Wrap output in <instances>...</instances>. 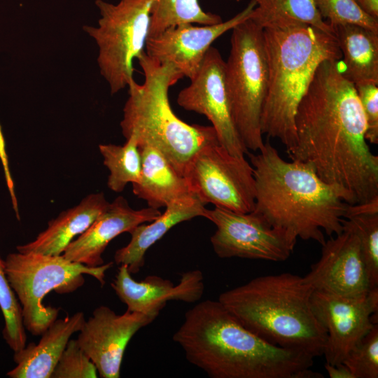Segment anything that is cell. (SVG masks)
<instances>
[{
  "label": "cell",
  "instance_id": "1",
  "mask_svg": "<svg viewBox=\"0 0 378 378\" xmlns=\"http://www.w3.org/2000/svg\"><path fill=\"white\" fill-rule=\"evenodd\" d=\"M340 60L317 68L295 117L296 142L286 150L308 163L325 182L340 188L349 204L378 197V156L365 139L366 122L354 84Z\"/></svg>",
  "mask_w": 378,
  "mask_h": 378
},
{
  "label": "cell",
  "instance_id": "2",
  "mask_svg": "<svg viewBox=\"0 0 378 378\" xmlns=\"http://www.w3.org/2000/svg\"><path fill=\"white\" fill-rule=\"evenodd\" d=\"M172 338L187 360L211 378L323 377L310 370L314 357L269 343L218 300H204L187 311Z\"/></svg>",
  "mask_w": 378,
  "mask_h": 378
},
{
  "label": "cell",
  "instance_id": "3",
  "mask_svg": "<svg viewBox=\"0 0 378 378\" xmlns=\"http://www.w3.org/2000/svg\"><path fill=\"white\" fill-rule=\"evenodd\" d=\"M257 152L248 153L255 179L253 211L273 227L321 246L325 235L343 230L349 204L340 188L323 181L308 163L286 161L268 140Z\"/></svg>",
  "mask_w": 378,
  "mask_h": 378
},
{
  "label": "cell",
  "instance_id": "4",
  "mask_svg": "<svg viewBox=\"0 0 378 378\" xmlns=\"http://www.w3.org/2000/svg\"><path fill=\"white\" fill-rule=\"evenodd\" d=\"M262 27L268 80L261 132L279 139L288 150L296 142L298 104L317 68L323 61L340 60L342 55L335 34L311 24L281 18Z\"/></svg>",
  "mask_w": 378,
  "mask_h": 378
},
{
  "label": "cell",
  "instance_id": "5",
  "mask_svg": "<svg viewBox=\"0 0 378 378\" xmlns=\"http://www.w3.org/2000/svg\"><path fill=\"white\" fill-rule=\"evenodd\" d=\"M314 290L303 276L284 272L254 278L218 300L269 343L315 358L323 354L327 333L312 309Z\"/></svg>",
  "mask_w": 378,
  "mask_h": 378
},
{
  "label": "cell",
  "instance_id": "6",
  "mask_svg": "<svg viewBox=\"0 0 378 378\" xmlns=\"http://www.w3.org/2000/svg\"><path fill=\"white\" fill-rule=\"evenodd\" d=\"M144 81L133 80L120 121L127 139L134 136L139 145H149L162 153L178 172L194 155L209 144L219 143L212 126L189 125L174 113L169 90L182 78L171 66L160 64L144 52L139 59Z\"/></svg>",
  "mask_w": 378,
  "mask_h": 378
},
{
  "label": "cell",
  "instance_id": "7",
  "mask_svg": "<svg viewBox=\"0 0 378 378\" xmlns=\"http://www.w3.org/2000/svg\"><path fill=\"white\" fill-rule=\"evenodd\" d=\"M8 281L22 307L23 325L33 335L41 334L58 316L59 309L43 304L46 295L52 290L69 293L81 287L84 274L95 278L103 286L106 272L113 262L91 267L71 261L62 254L12 253L5 260Z\"/></svg>",
  "mask_w": 378,
  "mask_h": 378
},
{
  "label": "cell",
  "instance_id": "8",
  "mask_svg": "<svg viewBox=\"0 0 378 378\" xmlns=\"http://www.w3.org/2000/svg\"><path fill=\"white\" fill-rule=\"evenodd\" d=\"M225 62V83L233 120L248 150L263 146L260 118L267 93L268 69L263 27L251 18L232 29Z\"/></svg>",
  "mask_w": 378,
  "mask_h": 378
},
{
  "label": "cell",
  "instance_id": "9",
  "mask_svg": "<svg viewBox=\"0 0 378 378\" xmlns=\"http://www.w3.org/2000/svg\"><path fill=\"white\" fill-rule=\"evenodd\" d=\"M153 1L120 0L113 4L96 0L100 13L98 24L83 27L97 43L99 71L112 94L134 80V60L145 52Z\"/></svg>",
  "mask_w": 378,
  "mask_h": 378
},
{
  "label": "cell",
  "instance_id": "10",
  "mask_svg": "<svg viewBox=\"0 0 378 378\" xmlns=\"http://www.w3.org/2000/svg\"><path fill=\"white\" fill-rule=\"evenodd\" d=\"M184 176L192 192L205 205L235 212L255 209L253 167L244 157L230 154L219 143L199 150L187 164Z\"/></svg>",
  "mask_w": 378,
  "mask_h": 378
},
{
  "label": "cell",
  "instance_id": "11",
  "mask_svg": "<svg viewBox=\"0 0 378 378\" xmlns=\"http://www.w3.org/2000/svg\"><path fill=\"white\" fill-rule=\"evenodd\" d=\"M203 217L216 227L210 241L220 258H240L281 262L293 253L297 239L273 227L260 214L235 212L215 206Z\"/></svg>",
  "mask_w": 378,
  "mask_h": 378
},
{
  "label": "cell",
  "instance_id": "12",
  "mask_svg": "<svg viewBox=\"0 0 378 378\" xmlns=\"http://www.w3.org/2000/svg\"><path fill=\"white\" fill-rule=\"evenodd\" d=\"M312 306L327 333V363H342L349 351L377 323L378 288L350 298L314 290Z\"/></svg>",
  "mask_w": 378,
  "mask_h": 378
},
{
  "label": "cell",
  "instance_id": "13",
  "mask_svg": "<svg viewBox=\"0 0 378 378\" xmlns=\"http://www.w3.org/2000/svg\"><path fill=\"white\" fill-rule=\"evenodd\" d=\"M177 104L183 109L205 115L219 144L230 154L244 157L249 152L236 128L225 83V62L211 46L189 85L180 91Z\"/></svg>",
  "mask_w": 378,
  "mask_h": 378
},
{
  "label": "cell",
  "instance_id": "14",
  "mask_svg": "<svg viewBox=\"0 0 378 378\" xmlns=\"http://www.w3.org/2000/svg\"><path fill=\"white\" fill-rule=\"evenodd\" d=\"M254 0L232 18L210 25L183 23L148 37L145 52L162 65L172 66L182 78L192 79L200 70L211 44L252 15Z\"/></svg>",
  "mask_w": 378,
  "mask_h": 378
},
{
  "label": "cell",
  "instance_id": "15",
  "mask_svg": "<svg viewBox=\"0 0 378 378\" xmlns=\"http://www.w3.org/2000/svg\"><path fill=\"white\" fill-rule=\"evenodd\" d=\"M158 316L128 310L117 314L110 307L102 305L85 321L76 340L96 366L100 377L118 378L129 342Z\"/></svg>",
  "mask_w": 378,
  "mask_h": 378
},
{
  "label": "cell",
  "instance_id": "16",
  "mask_svg": "<svg viewBox=\"0 0 378 378\" xmlns=\"http://www.w3.org/2000/svg\"><path fill=\"white\" fill-rule=\"evenodd\" d=\"M343 230L322 245L321 258L304 277L314 290L355 298L370 290L359 239L344 219Z\"/></svg>",
  "mask_w": 378,
  "mask_h": 378
},
{
  "label": "cell",
  "instance_id": "17",
  "mask_svg": "<svg viewBox=\"0 0 378 378\" xmlns=\"http://www.w3.org/2000/svg\"><path fill=\"white\" fill-rule=\"evenodd\" d=\"M111 286L127 310L158 315L169 300L186 303L200 300L204 289L203 274L199 270L183 273L179 283L174 285L170 280L156 275L137 281L125 265H120Z\"/></svg>",
  "mask_w": 378,
  "mask_h": 378
},
{
  "label": "cell",
  "instance_id": "18",
  "mask_svg": "<svg viewBox=\"0 0 378 378\" xmlns=\"http://www.w3.org/2000/svg\"><path fill=\"white\" fill-rule=\"evenodd\" d=\"M160 214L159 209L149 206L134 209L124 197L118 196L68 245L62 255L88 267L101 266L104 264L102 254L111 241L140 224L155 220Z\"/></svg>",
  "mask_w": 378,
  "mask_h": 378
},
{
  "label": "cell",
  "instance_id": "19",
  "mask_svg": "<svg viewBox=\"0 0 378 378\" xmlns=\"http://www.w3.org/2000/svg\"><path fill=\"white\" fill-rule=\"evenodd\" d=\"M84 314L76 312L56 319L41 334L37 344L29 343L14 352L17 364L7 376L10 378H50L71 336L79 332L85 322Z\"/></svg>",
  "mask_w": 378,
  "mask_h": 378
},
{
  "label": "cell",
  "instance_id": "20",
  "mask_svg": "<svg viewBox=\"0 0 378 378\" xmlns=\"http://www.w3.org/2000/svg\"><path fill=\"white\" fill-rule=\"evenodd\" d=\"M204 206L196 195L171 202L155 220L148 224H140L129 232L130 241L115 251V263L127 265L131 274L139 272L145 264L148 249L176 225L197 216L203 217Z\"/></svg>",
  "mask_w": 378,
  "mask_h": 378
},
{
  "label": "cell",
  "instance_id": "21",
  "mask_svg": "<svg viewBox=\"0 0 378 378\" xmlns=\"http://www.w3.org/2000/svg\"><path fill=\"white\" fill-rule=\"evenodd\" d=\"M109 204L103 192L91 193L78 204L61 212L31 241L16 247L20 253L62 255L76 237L83 233Z\"/></svg>",
  "mask_w": 378,
  "mask_h": 378
},
{
  "label": "cell",
  "instance_id": "22",
  "mask_svg": "<svg viewBox=\"0 0 378 378\" xmlns=\"http://www.w3.org/2000/svg\"><path fill=\"white\" fill-rule=\"evenodd\" d=\"M141 158L139 181L132 183V192L149 207L159 209L171 202L195 195L186 178L177 171L167 157L149 145H139Z\"/></svg>",
  "mask_w": 378,
  "mask_h": 378
},
{
  "label": "cell",
  "instance_id": "23",
  "mask_svg": "<svg viewBox=\"0 0 378 378\" xmlns=\"http://www.w3.org/2000/svg\"><path fill=\"white\" fill-rule=\"evenodd\" d=\"M343 76L354 85L378 84V32L352 24L332 27Z\"/></svg>",
  "mask_w": 378,
  "mask_h": 378
},
{
  "label": "cell",
  "instance_id": "24",
  "mask_svg": "<svg viewBox=\"0 0 378 378\" xmlns=\"http://www.w3.org/2000/svg\"><path fill=\"white\" fill-rule=\"evenodd\" d=\"M103 163L108 169L107 186L116 192H122L128 183H135L141 178V158L136 138L126 139L122 145L99 144Z\"/></svg>",
  "mask_w": 378,
  "mask_h": 378
},
{
  "label": "cell",
  "instance_id": "25",
  "mask_svg": "<svg viewBox=\"0 0 378 378\" xmlns=\"http://www.w3.org/2000/svg\"><path fill=\"white\" fill-rule=\"evenodd\" d=\"M222 21L218 15L205 12L198 0H154L148 37L180 24L210 25Z\"/></svg>",
  "mask_w": 378,
  "mask_h": 378
},
{
  "label": "cell",
  "instance_id": "26",
  "mask_svg": "<svg viewBox=\"0 0 378 378\" xmlns=\"http://www.w3.org/2000/svg\"><path fill=\"white\" fill-rule=\"evenodd\" d=\"M254 1L256 6L251 18L262 27L273 20L288 18L311 24L326 33L335 34L333 28L318 12L314 0Z\"/></svg>",
  "mask_w": 378,
  "mask_h": 378
},
{
  "label": "cell",
  "instance_id": "27",
  "mask_svg": "<svg viewBox=\"0 0 378 378\" xmlns=\"http://www.w3.org/2000/svg\"><path fill=\"white\" fill-rule=\"evenodd\" d=\"M0 309L5 321L2 331L3 337L13 352L19 351L26 346L27 342L22 307L8 281L5 271V262L1 256Z\"/></svg>",
  "mask_w": 378,
  "mask_h": 378
},
{
  "label": "cell",
  "instance_id": "28",
  "mask_svg": "<svg viewBox=\"0 0 378 378\" xmlns=\"http://www.w3.org/2000/svg\"><path fill=\"white\" fill-rule=\"evenodd\" d=\"M344 220L359 239L370 289L378 288V213L351 216Z\"/></svg>",
  "mask_w": 378,
  "mask_h": 378
},
{
  "label": "cell",
  "instance_id": "29",
  "mask_svg": "<svg viewBox=\"0 0 378 378\" xmlns=\"http://www.w3.org/2000/svg\"><path fill=\"white\" fill-rule=\"evenodd\" d=\"M322 18L332 27L352 24L378 32V20L366 13L355 0H314Z\"/></svg>",
  "mask_w": 378,
  "mask_h": 378
},
{
  "label": "cell",
  "instance_id": "30",
  "mask_svg": "<svg viewBox=\"0 0 378 378\" xmlns=\"http://www.w3.org/2000/svg\"><path fill=\"white\" fill-rule=\"evenodd\" d=\"M342 363L354 378L378 377L377 323L349 351Z\"/></svg>",
  "mask_w": 378,
  "mask_h": 378
},
{
  "label": "cell",
  "instance_id": "31",
  "mask_svg": "<svg viewBox=\"0 0 378 378\" xmlns=\"http://www.w3.org/2000/svg\"><path fill=\"white\" fill-rule=\"evenodd\" d=\"M96 366L76 340H69L50 378H96Z\"/></svg>",
  "mask_w": 378,
  "mask_h": 378
},
{
  "label": "cell",
  "instance_id": "32",
  "mask_svg": "<svg viewBox=\"0 0 378 378\" xmlns=\"http://www.w3.org/2000/svg\"><path fill=\"white\" fill-rule=\"evenodd\" d=\"M366 122L365 139L378 144V88L374 83L355 85Z\"/></svg>",
  "mask_w": 378,
  "mask_h": 378
},
{
  "label": "cell",
  "instance_id": "33",
  "mask_svg": "<svg viewBox=\"0 0 378 378\" xmlns=\"http://www.w3.org/2000/svg\"><path fill=\"white\" fill-rule=\"evenodd\" d=\"M324 367L330 378H354L351 372L344 363L334 365L326 363Z\"/></svg>",
  "mask_w": 378,
  "mask_h": 378
},
{
  "label": "cell",
  "instance_id": "34",
  "mask_svg": "<svg viewBox=\"0 0 378 378\" xmlns=\"http://www.w3.org/2000/svg\"><path fill=\"white\" fill-rule=\"evenodd\" d=\"M369 15L378 20V0H355Z\"/></svg>",
  "mask_w": 378,
  "mask_h": 378
},
{
  "label": "cell",
  "instance_id": "35",
  "mask_svg": "<svg viewBox=\"0 0 378 378\" xmlns=\"http://www.w3.org/2000/svg\"><path fill=\"white\" fill-rule=\"evenodd\" d=\"M7 158L8 155L6 151L4 137L3 136V133L1 132L0 126V159L4 160H6Z\"/></svg>",
  "mask_w": 378,
  "mask_h": 378
}]
</instances>
